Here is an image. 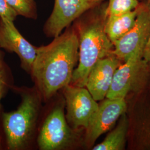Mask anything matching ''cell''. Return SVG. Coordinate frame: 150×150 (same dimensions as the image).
<instances>
[{"label": "cell", "instance_id": "obj_1", "mask_svg": "<svg viewBox=\"0 0 150 150\" xmlns=\"http://www.w3.org/2000/svg\"><path fill=\"white\" fill-rule=\"evenodd\" d=\"M79 59V39L72 25L50 43L37 47L30 75L44 103L70 85Z\"/></svg>", "mask_w": 150, "mask_h": 150}, {"label": "cell", "instance_id": "obj_2", "mask_svg": "<svg viewBox=\"0 0 150 150\" xmlns=\"http://www.w3.org/2000/svg\"><path fill=\"white\" fill-rule=\"evenodd\" d=\"M107 4L86 11L72 23L79 43V59L70 85L85 87L92 67L100 59L112 54L113 44L105 30Z\"/></svg>", "mask_w": 150, "mask_h": 150}, {"label": "cell", "instance_id": "obj_3", "mask_svg": "<svg viewBox=\"0 0 150 150\" xmlns=\"http://www.w3.org/2000/svg\"><path fill=\"white\" fill-rule=\"evenodd\" d=\"M13 91L21 98L17 108L4 112L1 126L7 150H30L37 148L36 139L40 118L43 108L42 97L37 88L15 85Z\"/></svg>", "mask_w": 150, "mask_h": 150}, {"label": "cell", "instance_id": "obj_4", "mask_svg": "<svg viewBox=\"0 0 150 150\" xmlns=\"http://www.w3.org/2000/svg\"><path fill=\"white\" fill-rule=\"evenodd\" d=\"M64 109L65 101L61 91L43 104L36 139L38 150H74L85 147V130L70 126Z\"/></svg>", "mask_w": 150, "mask_h": 150}, {"label": "cell", "instance_id": "obj_5", "mask_svg": "<svg viewBox=\"0 0 150 150\" xmlns=\"http://www.w3.org/2000/svg\"><path fill=\"white\" fill-rule=\"evenodd\" d=\"M61 91L65 101V116L69 125L73 129L85 131L98 108V103L85 87L70 84Z\"/></svg>", "mask_w": 150, "mask_h": 150}, {"label": "cell", "instance_id": "obj_6", "mask_svg": "<svg viewBox=\"0 0 150 150\" xmlns=\"http://www.w3.org/2000/svg\"><path fill=\"white\" fill-rule=\"evenodd\" d=\"M102 2L103 0H54L53 10L43 26L44 34L48 38L58 36L83 13Z\"/></svg>", "mask_w": 150, "mask_h": 150}, {"label": "cell", "instance_id": "obj_7", "mask_svg": "<svg viewBox=\"0 0 150 150\" xmlns=\"http://www.w3.org/2000/svg\"><path fill=\"white\" fill-rule=\"evenodd\" d=\"M126 109L125 98H106L102 100L85 131L84 147L92 148L97 139L112 128Z\"/></svg>", "mask_w": 150, "mask_h": 150}, {"label": "cell", "instance_id": "obj_8", "mask_svg": "<svg viewBox=\"0 0 150 150\" xmlns=\"http://www.w3.org/2000/svg\"><path fill=\"white\" fill-rule=\"evenodd\" d=\"M150 36V4H140V10L133 27L113 43V54L126 61L135 52L143 50Z\"/></svg>", "mask_w": 150, "mask_h": 150}, {"label": "cell", "instance_id": "obj_9", "mask_svg": "<svg viewBox=\"0 0 150 150\" xmlns=\"http://www.w3.org/2000/svg\"><path fill=\"white\" fill-rule=\"evenodd\" d=\"M0 47L15 53L20 61L21 67L30 75L36 57L37 47L24 38L16 28L14 22L0 18Z\"/></svg>", "mask_w": 150, "mask_h": 150}, {"label": "cell", "instance_id": "obj_10", "mask_svg": "<svg viewBox=\"0 0 150 150\" xmlns=\"http://www.w3.org/2000/svg\"><path fill=\"white\" fill-rule=\"evenodd\" d=\"M144 52L143 50L135 52L124 64L118 66L106 98H125L136 83L145 63Z\"/></svg>", "mask_w": 150, "mask_h": 150}, {"label": "cell", "instance_id": "obj_11", "mask_svg": "<svg viewBox=\"0 0 150 150\" xmlns=\"http://www.w3.org/2000/svg\"><path fill=\"white\" fill-rule=\"evenodd\" d=\"M119 60L113 54H111L98 60L90 71L85 87L96 101L106 98L113 75L120 65Z\"/></svg>", "mask_w": 150, "mask_h": 150}, {"label": "cell", "instance_id": "obj_12", "mask_svg": "<svg viewBox=\"0 0 150 150\" xmlns=\"http://www.w3.org/2000/svg\"><path fill=\"white\" fill-rule=\"evenodd\" d=\"M139 10L140 4L134 10L106 17L105 30L113 44L134 26Z\"/></svg>", "mask_w": 150, "mask_h": 150}, {"label": "cell", "instance_id": "obj_13", "mask_svg": "<svg viewBox=\"0 0 150 150\" xmlns=\"http://www.w3.org/2000/svg\"><path fill=\"white\" fill-rule=\"evenodd\" d=\"M129 122L125 115H122L117 127L107 134L100 144L93 146V150H121L124 149Z\"/></svg>", "mask_w": 150, "mask_h": 150}, {"label": "cell", "instance_id": "obj_14", "mask_svg": "<svg viewBox=\"0 0 150 150\" xmlns=\"http://www.w3.org/2000/svg\"><path fill=\"white\" fill-rule=\"evenodd\" d=\"M5 57V54L0 47V122L1 115L4 111L1 101L15 86L12 70L6 62Z\"/></svg>", "mask_w": 150, "mask_h": 150}, {"label": "cell", "instance_id": "obj_15", "mask_svg": "<svg viewBox=\"0 0 150 150\" xmlns=\"http://www.w3.org/2000/svg\"><path fill=\"white\" fill-rule=\"evenodd\" d=\"M18 16L32 20L38 18V9L35 0H6Z\"/></svg>", "mask_w": 150, "mask_h": 150}, {"label": "cell", "instance_id": "obj_16", "mask_svg": "<svg viewBox=\"0 0 150 150\" xmlns=\"http://www.w3.org/2000/svg\"><path fill=\"white\" fill-rule=\"evenodd\" d=\"M139 4L138 0H110L106 8V17L134 10Z\"/></svg>", "mask_w": 150, "mask_h": 150}, {"label": "cell", "instance_id": "obj_17", "mask_svg": "<svg viewBox=\"0 0 150 150\" xmlns=\"http://www.w3.org/2000/svg\"><path fill=\"white\" fill-rule=\"evenodd\" d=\"M18 16L6 1V0H0V18L14 22Z\"/></svg>", "mask_w": 150, "mask_h": 150}, {"label": "cell", "instance_id": "obj_18", "mask_svg": "<svg viewBox=\"0 0 150 150\" xmlns=\"http://www.w3.org/2000/svg\"><path fill=\"white\" fill-rule=\"evenodd\" d=\"M147 1L150 4V0H147ZM143 59L145 64H149L150 65V36L144 50Z\"/></svg>", "mask_w": 150, "mask_h": 150}, {"label": "cell", "instance_id": "obj_19", "mask_svg": "<svg viewBox=\"0 0 150 150\" xmlns=\"http://www.w3.org/2000/svg\"><path fill=\"white\" fill-rule=\"evenodd\" d=\"M6 150L5 142L0 122V150Z\"/></svg>", "mask_w": 150, "mask_h": 150}]
</instances>
